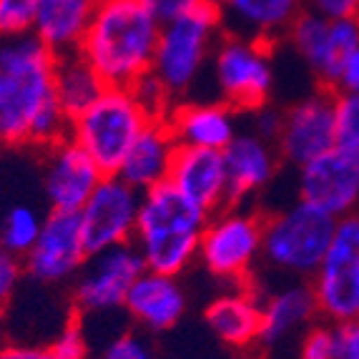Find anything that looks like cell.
I'll list each match as a JSON object with an SVG mask.
<instances>
[{
    "label": "cell",
    "mask_w": 359,
    "mask_h": 359,
    "mask_svg": "<svg viewBox=\"0 0 359 359\" xmlns=\"http://www.w3.org/2000/svg\"><path fill=\"white\" fill-rule=\"evenodd\" d=\"M58 55L38 36L0 38V144L46 151L68 136L55 96Z\"/></svg>",
    "instance_id": "6da1fadb"
},
{
    "label": "cell",
    "mask_w": 359,
    "mask_h": 359,
    "mask_svg": "<svg viewBox=\"0 0 359 359\" xmlns=\"http://www.w3.org/2000/svg\"><path fill=\"white\" fill-rule=\"evenodd\" d=\"M161 23L144 0H98L78 53L106 86L133 88L154 68Z\"/></svg>",
    "instance_id": "7a4b0ae2"
},
{
    "label": "cell",
    "mask_w": 359,
    "mask_h": 359,
    "mask_svg": "<svg viewBox=\"0 0 359 359\" xmlns=\"http://www.w3.org/2000/svg\"><path fill=\"white\" fill-rule=\"evenodd\" d=\"M209 214L163 181L141 194L133 241L146 269L184 276L198 264V244Z\"/></svg>",
    "instance_id": "3957f363"
},
{
    "label": "cell",
    "mask_w": 359,
    "mask_h": 359,
    "mask_svg": "<svg viewBox=\"0 0 359 359\" xmlns=\"http://www.w3.org/2000/svg\"><path fill=\"white\" fill-rule=\"evenodd\" d=\"M222 36V15L211 3H196L179 18L161 23L151 76L174 103L186 101L209 73L211 55Z\"/></svg>",
    "instance_id": "277c9868"
},
{
    "label": "cell",
    "mask_w": 359,
    "mask_h": 359,
    "mask_svg": "<svg viewBox=\"0 0 359 359\" xmlns=\"http://www.w3.org/2000/svg\"><path fill=\"white\" fill-rule=\"evenodd\" d=\"M337 219L297 198L292 206L264 214L262 266L282 279L309 282L334 236Z\"/></svg>",
    "instance_id": "5b68a950"
},
{
    "label": "cell",
    "mask_w": 359,
    "mask_h": 359,
    "mask_svg": "<svg viewBox=\"0 0 359 359\" xmlns=\"http://www.w3.org/2000/svg\"><path fill=\"white\" fill-rule=\"evenodd\" d=\"M154 116L146 111L136 90L126 86H106L101 96L71 118L68 138L76 141L96 161L103 174H118L128 149Z\"/></svg>",
    "instance_id": "8992f818"
},
{
    "label": "cell",
    "mask_w": 359,
    "mask_h": 359,
    "mask_svg": "<svg viewBox=\"0 0 359 359\" xmlns=\"http://www.w3.org/2000/svg\"><path fill=\"white\" fill-rule=\"evenodd\" d=\"M264 214L244 206H224L209 214L198 244V264L216 282L252 284L262 264Z\"/></svg>",
    "instance_id": "52a82bcc"
},
{
    "label": "cell",
    "mask_w": 359,
    "mask_h": 359,
    "mask_svg": "<svg viewBox=\"0 0 359 359\" xmlns=\"http://www.w3.org/2000/svg\"><path fill=\"white\" fill-rule=\"evenodd\" d=\"M209 73L224 103L239 114H254L269 106L276 90L274 46L224 33L211 55Z\"/></svg>",
    "instance_id": "ba28073f"
},
{
    "label": "cell",
    "mask_w": 359,
    "mask_h": 359,
    "mask_svg": "<svg viewBox=\"0 0 359 359\" xmlns=\"http://www.w3.org/2000/svg\"><path fill=\"white\" fill-rule=\"evenodd\" d=\"M309 284L319 319L344 324L359 317V211L337 219L330 249Z\"/></svg>",
    "instance_id": "9c48e42d"
},
{
    "label": "cell",
    "mask_w": 359,
    "mask_h": 359,
    "mask_svg": "<svg viewBox=\"0 0 359 359\" xmlns=\"http://www.w3.org/2000/svg\"><path fill=\"white\" fill-rule=\"evenodd\" d=\"M282 43L299 58L319 88L334 90L341 63L359 46V15L324 18L322 13L304 8Z\"/></svg>",
    "instance_id": "30bf717a"
},
{
    "label": "cell",
    "mask_w": 359,
    "mask_h": 359,
    "mask_svg": "<svg viewBox=\"0 0 359 359\" xmlns=\"http://www.w3.org/2000/svg\"><path fill=\"white\" fill-rule=\"evenodd\" d=\"M146 269L133 244H118L90 254L71 282V304L76 317H98L123 309L126 294Z\"/></svg>",
    "instance_id": "8fae6325"
},
{
    "label": "cell",
    "mask_w": 359,
    "mask_h": 359,
    "mask_svg": "<svg viewBox=\"0 0 359 359\" xmlns=\"http://www.w3.org/2000/svg\"><path fill=\"white\" fill-rule=\"evenodd\" d=\"M90 252L83 239L78 211L48 209L38 241L23 257L25 276L43 287L71 284L88 262Z\"/></svg>",
    "instance_id": "7c38bea8"
},
{
    "label": "cell",
    "mask_w": 359,
    "mask_h": 359,
    "mask_svg": "<svg viewBox=\"0 0 359 359\" xmlns=\"http://www.w3.org/2000/svg\"><path fill=\"white\" fill-rule=\"evenodd\" d=\"M274 146L287 166L299 168L337 146L334 90L317 88L282 108Z\"/></svg>",
    "instance_id": "4fadbf2b"
},
{
    "label": "cell",
    "mask_w": 359,
    "mask_h": 359,
    "mask_svg": "<svg viewBox=\"0 0 359 359\" xmlns=\"http://www.w3.org/2000/svg\"><path fill=\"white\" fill-rule=\"evenodd\" d=\"M141 191L121 179L118 174L103 176L83 209L78 211L83 239L90 254L118 244H131L136 229Z\"/></svg>",
    "instance_id": "5bb4252c"
},
{
    "label": "cell",
    "mask_w": 359,
    "mask_h": 359,
    "mask_svg": "<svg viewBox=\"0 0 359 359\" xmlns=\"http://www.w3.org/2000/svg\"><path fill=\"white\" fill-rule=\"evenodd\" d=\"M297 198L334 219L359 211V156L334 146L299 166Z\"/></svg>",
    "instance_id": "9a60e30c"
},
{
    "label": "cell",
    "mask_w": 359,
    "mask_h": 359,
    "mask_svg": "<svg viewBox=\"0 0 359 359\" xmlns=\"http://www.w3.org/2000/svg\"><path fill=\"white\" fill-rule=\"evenodd\" d=\"M41 154L43 194H46L48 206L55 211H81L106 174L68 136Z\"/></svg>",
    "instance_id": "2e32d148"
},
{
    "label": "cell",
    "mask_w": 359,
    "mask_h": 359,
    "mask_svg": "<svg viewBox=\"0 0 359 359\" xmlns=\"http://www.w3.org/2000/svg\"><path fill=\"white\" fill-rule=\"evenodd\" d=\"M224 163H226L229 204L244 206L274 184L284 161L274 141L257 131H239L224 149Z\"/></svg>",
    "instance_id": "e0dca14e"
},
{
    "label": "cell",
    "mask_w": 359,
    "mask_h": 359,
    "mask_svg": "<svg viewBox=\"0 0 359 359\" xmlns=\"http://www.w3.org/2000/svg\"><path fill=\"white\" fill-rule=\"evenodd\" d=\"M186 309H189V294L181 276L151 269L141 271L123 302L128 319L146 334H166L176 330L186 317Z\"/></svg>",
    "instance_id": "ac0fdd59"
},
{
    "label": "cell",
    "mask_w": 359,
    "mask_h": 359,
    "mask_svg": "<svg viewBox=\"0 0 359 359\" xmlns=\"http://www.w3.org/2000/svg\"><path fill=\"white\" fill-rule=\"evenodd\" d=\"M204 322L233 352L262 347V292L257 282L233 284L216 294L204 309Z\"/></svg>",
    "instance_id": "d6986e66"
},
{
    "label": "cell",
    "mask_w": 359,
    "mask_h": 359,
    "mask_svg": "<svg viewBox=\"0 0 359 359\" xmlns=\"http://www.w3.org/2000/svg\"><path fill=\"white\" fill-rule=\"evenodd\" d=\"M166 181L206 214L229 206L224 151L179 146Z\"/></svg>",
    "instance_id": "ffe728a7"
},
{
    "label": "cell",
    "mask_w": 359,
    "mask_h": 359,
    "mask_svg": "<svg viewBox=\"0 0 359 359\" xmlns=\"http://www.w3.org/2000/svg\"><path fill=\"white\" fill-rule=\"evenodd\" d=\"M163 118L179 146L224 151L239 133V111H233L222 98H186L168 108Z\"/></svg>",
    "instance_id": "44dd1931"
},
{
    "label": "cell",
    "mask_w": 359,
    "mask_h": 359,
    "mask_svg": "<svg viewBox=\"0 0 359 359\" xmlns=\"http://www.w3.org/2000/svg\"><path fill=\"white\" fill-rule=\"evenodd\" d=\"M224 33L276 46L306 8L304 0H219Z\"/></svg>",
    "instance_id": "7402d4cb"
},
{
    "label": "cell",
    "mask_w": 359,
    "mask_h": 359,
    "mask_svg": "<svg viewBox=\"0 0 359 359\" xmlns=\"http://www.w3.org/2000/svg\"><path fill=\"white\" fill-rule=\"evenodd\" d=\"M317 319V299L306 279H287L282 287L262 292V347L282 344Z\"/></svg>",
    "instance_id": "603a6c76"
},
{
    "label": "cell",
    "mask_w": 359,
    "mask_h": 359,
    "mask_svg": "<svg viewBox=\"0 0 359 359\" xmlns=\"http://www.w3.org/2000/svg\"><path fill=\"white\" fill-rule=\"evenodd\" d=\"M176 149L179 144H176L166 118H151L128 149L118 176L141 194L149 191L168 179Z\"/></svg>",
    "instance_id": "cb8c5ba5"
},
{
    "label": "cell",
    "mask_w": 359,
    "mask_h": 359,
    "mask_svg": "<svg viewBox=\"0 0 359 359\" xmlns=\"http://www.w3.org/2000/svg\"><path fill=\"white\" fill-rule=\"evenodd\" d=\"M98 0H38L33 36L55 55L76 53L88 30Z\"/></svg>",
    "instance_id": "d4e9b609"
},
{
    "label": "cell",
    "mask_w": 359,
    "mask_h": 359,
    "mask_svg": "<svg viewBox=\"0 0 359 359\" xmlns=\"http://www.w3.org/2000/svg\"><path fill=\"white\" fill-rule=\"evenodd\" d=\"M106 88L103 78L93 71L88 60L78 53L58 55L55 63V96H58L60 108L66 111L68 118H76L83 114L90 103L101 96Z\"/></svg>",
    "instance_id": "484cf974"
},
{
    "label": "cell",
    "mask_w": 359,
    "mask_h": 359,
    "mask_svg": "<svg viewBox=\"0 0 359 359\" xmlns=\"http://www.w3.org/2000/svg\"><path fill=\"white\" fill-rule=\"evenodd\" d=\"M43 219H46V214H41L36 206H11L8 214L3 216V222H0V244L6 246L8 252L23 259L41 236Z\"/></svg>",
    "instance_id": "4316f807"
},
{
    "label": "cell",
    "mask_w": 359,
    "mask_h": 359,
    "mask_svg": "<svg viewBox=\"0 0 359 359\" xmlns=\"http://www.w3.org/2000/svg\"><path fill=\"white\" fill-rule=\"evenodd\" d=\"M337 146L359 156V93H334Z\"/></svg>",
    "instance_id": "83f0119b"
},
{
    "label": "cell",
    "mask_w": 359,
    "mask_h": 359,
    "mask_svg": "<svg viewBox=\"0 0 359 359\" xmlns=\"http://www.w3.org/2000/svg\"><path fill=\"white\" fill-rule=\"evenodd\" d=\"M297 359H337V324L317 319L306 327Z\"/></svg>",
    "instance_id": "f1b7e54d"
},
{
    "label": "cell",
    "mask_w": 359,
    "mask_h": 359,
    "mask_svg": "<svg viewBox=\"0 0 359 359\" xmlns=\"http://www.w3.org/2000/svg\"><path fill=\"white\" fill-rule=\"evenodd\" d=\"M38 0H0V38L33 33Z\"/></svg>",
    "instance_id": "f546056e"
},
{
    "label": "cell",
    "mask_w": 359,
    "mask_h": 359,
    "mask_svg": "<svg viewBox=\"0 0 359 359\" xmlns=\"http://www.w3.org/2000/svg\"><path fill=\"white\" fill-rule=\"evenodd\" d=\"M101 359H163L156 352L146 332H123L103 349Z\"/></svg>",
    "instance_id": "4dcf8cb0"
},
{
    "label": "cell",
    "mask_w": 359,
    "mask_h": 359,
    "mask_svg": "<svg viewBox=\"0 0 359 359\" xmlns=\"http://www.w3.org/2000/svg\"><path fill=\"white\" fill-rule=\"evenodd\" d=\"M25 279L23 259L8 252L6 246L0 244V311L6 309L13 302V297L18 294L20 282Z\"/></svg>",
    "instance_id": "1f68e13d"
},
{
    "label": "cell",
    "mask_w": 359,
    "mask_h": 359,
    "mask_svg": "<svg viewBox=\"0 0 359 359\" xmlns=\"http://www.w3.org/2000/svg\"><path fill=\"white\" fill-rule=\"evenodd\" d=\"M133 90H136V96L141 98V103H144L146 111H149L154 118H163V116L168 114V108L174 106V101L168 98V93L163 90V86L158 83L151 73L144 78V81H138V83L133 86Z\"/></svg>",
    "instance_id": "d6a6232c"
},
{
    "label": "cell",
    "mask_w": 359,
    "mask_h": 359,
    "mask_svg": "<svg viewBox=\"0 0 359 359\" xmlns=\"http://www.w3.org/2000/svg\"><path fill=\"white\" fill-rule=\"evenodd\" d=\"M337 359H359V317L337 324Z\"/></svg>",
    "instance_id": "836d02e7"
},
{
    "label": "cell",
    "mask_w": 359,
    "mask_h": 359,
    "mask_svg": "<svg viewBox=\"0 0 359 359\" xmlns=\"http://www.w3.org/2000/svg\"><path fill=\"white\" fill-rule=\"evenodd\" d=\"M306 8L322 13L324 18H349L359 15V0H304Z\"/></svg>",
    "instance_id": "e575fe53"
},
{
    "label": "cell",
    "mask_w": 359,
    "mask_h": 359,
    "mask_svg": "<svg viewBox=\"0 0 359 359\" xmlns=\"http://www.w3.org/2000/svg\"><path fill=\"white\" fill-rule=\"evenodd\" d=\"M334 93H359V46L341 63V71L334 83Z\"/></svg>",
    "instance_id": "d590c367"
},
{
    "label": "cell",
    "mask_w": 359,
    "mask_h": 359,
    "mask_svg": "<svg viewBox=\"0 0 359 359\" xmlns=\"http://www.w3.org/2000/svg\"><path fill=\"white\" fill-rule=\"evenodd\" d=\"M254 126L252 131L262 133L264 138H269V141H274L276 133H279V126H282V108H276L274 103H269V106L259 108V111H254Z\"/></svg>",
    "instance_id": "8d00e7d4"
},
{
    "label": "cell",
    "mask_w": 359,
    "mask_h": 359,
    "mask_svg": "<svg viewBox=\"0 0 359 359\" xmlns=\"http://www.w3.org/2000/svg\"><path fill=\"white\" fill-rule=\"evenodd\" d=\"M144 3L156 18H158V23H168V20L179 18L181 13L191 11L201 0H144Z\"/></svg>",
    "instance_id": "74e56055"
},
{
    "label": "cell",
    "mask_w": 359,
    "mask_h": 359,
    "mask_svg": "<svg viewBox=\"0 0 359 359\" xmlns=\"http://www.w3.org/2000/svg\"><path fill=\"white\" fill-rule=\"evenodd\" d=\"M0 359H53L48 344H0Z\"/></svg>",
    "instance_id": "f35d334b"
},
{
    "label": "cell",
    "mask_w": 359,
    "mask_h": 359,
    "mask_svg": "<svg viewBox=\"0 0 359 359\" xmlns=\"http://www.w3.org/2000/svg\"><path fill=\"white\" fill-rule=\"evenodd\" d=\"M201 3H211V6H216V3H219V0H201Z\"/></svg>",
    "instance_id": "ab89813d"
}]
</instances>
